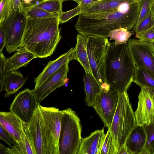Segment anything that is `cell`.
Listing matches in <instances>:
<instances>
[{"label":"cell","instance_id":"cell-33","mask_svg":"<svg viewBox=\"0 0 154 154\" xmlns=\"http://www.w3.org/2000/svg\"><path fill=\"white\" fill-rule=\"evenodd\" d=\"M140 2V8L139 15L135 26L137 25L151 11L154 4V0H142Z\"/></svg>","mask_w":154,"mask_h":154},{"label":"cell","instance_id":"cell-1","mask_svg":"<svg viewBox=\"0 0 154 154\" xmlns=\"http://www.w3.org/2000/svg\"><path fill=\"white\" fill-rule=\"evenodd\" d=\"M114 11L89 14H80L75 25L78 32L87 36L108 38L112 30L123 27L128 30L133 29L138 20L140 4L131 5L127 11L121 8Z\"/></svg>","mask_w":154,"mask_h":154},{"label":"cell","instance_id":"cell-27","mask_svg":"<svg viewBox=\"0 0 154 154\" xmlns=\"http://www.w3.org/2000/svg\"><path fill=\"white\" fill-rule=\"evenodd\" d=\"M143 126L146 135V140L140 154H154V121Z\"/></svg>","mask_w":154,"mask_h":154},{"label":"cell","instance_id":"cell-41","mask_svg":"<svg viewBox=\"0 0 154 154\" xmlns=\"http://www.w3.org/2000/svg\"><path fill=\"white\" fill-rule=\"evenodd\" d=\"M7 147L2 144H0V154H7L6 152Z\"/></svg>","mask_w":154,"mask_h":154},{"label":"cell","instance_id":"cell-5","mask_svg":"<svg viewBox=\"0 0 154 154\" xmlns=\"http://www.w3.org/2000/svg\"><path fill=\"white\" fill-rule=\"evenodd\" d=\"M62 111L59 141L60 154H77L82 138L80 119L71 108Z\"/></svg>","mask_w":154,"mask_h":154},{"label":"cell","instance_id":"cell-28","mask_svg":"<svg viewBox=\"0 0 154 154\" xmlns=\"http://www.w3.org/2000/svg\"><path fill=\"white\" fill-rule=\"evenodd\" d=\"M133 34L131 32L126 28L119 27L110 32L108 37L110 40H114L116 45L127 43L129 38Z\"/></svg>","mask_w":154,"mask_h":154},{"label":"cell","instance_id":"cell-39","mask_svg":"<svg viewBox=\"0 0 154 154\" xmlns=\"http://www.w3.org/2000/svg\"><path fill=\"white\" fill-rule=\"evenodd\" d=\"M6 45V38L2 28L0 26V52H2Z\"/></svg>","mask_w":154,"mask_h":154},{"label":"cell","instance_id":"cell-44","mask_svg":"<svg viewBox=\"0 0 154 154\" xmlns=\"http://www.w3.org/2000/svg\"><path fill=\"white\" fill-rule=\"evenodd\" d=\"M151 11L154 16V4L152 8Z\"/></svg>","mask_w":154,"mask_h":154},{"label":"cell","instance_id":"cell-35","mask_svg":"<svg viewBox=\"0 0 154 154\" xmlns=\"http://www.w3.org/2000/svg\"><path fill=\"white\" fill-rule=\"evenodd\" d=\"M135 36L141 41L154 43V26L146 30L136 33Z\"/></svg>","mask_w":154,"mask_h":154},{"label":"cell","instance_id":"cell-37","mask_svg":"<svg viewBox=\"0 0 154 154\" xmlns=\"http://www.w3.org/2000/svg\"><path fill=\"white\" fill-rule=\"evenodd\" d=\"M0 139L4 141L8 146L11 148L12 146L11 143L14 145L16 144L11 137L9 134L0 125Z\"/></svg>","mask_w":154,"mask_h":154},{"label":"cell","instance_id":"cell-38","mask_svg":"<svg viewBox=\"0 0 154 154\" xmlns=\"http://www.w3.org/2000/svg\"><path fill=\"white\" fill-rule=\"evenodd\" d=\"M12 1L14 10L16 12L22 13L25 15L24 8L22 4L21 0H12Z\"/></svg>","mask_w":154,"mask_h":154},{"label":"cell","instance_id":"cell-22","mask_svg":"<svg viewBox=\"0 0 154 154\" xmlns=\"http://www.w3.org/2000/svg\"><path fill=\"white\" fill-rule=\"evenodd\" d=\"M124 2H126L124 0H102L89 5L80 14H89L116 11L119 9L120 5Z\"/></svg>","mask_w":154,"mask_h":154},{"label":"cell","instance_id":"cell-26","mask_svg":"<svg viewBox=\"0 0 154 154\" xmlns=\"http://www.w3.org/2000/svg\"><path fill=\"white\" fill-rule=\"evenodd\" d=\"M134 82L140 88L146 87L154 91V75L146 70L136 66Z\"/></svg>","mask_w":154,"mask_h":154},{"label":"cell","instance_id":"cell-42","mask_svg":"<svg viewBox=\"0 0 154 154\" xmlns=\"http://www.w3.org/2000/svg\"><path fill=\"white\" fill-rule=\"evenodd\" d=\"M126 2L131 5L139 3L142 0H124Z\"/></svg>","mask_w":154,"mask_h":154},{"label":"cell","instance_id":"cell-9","mask_svg":"<svg viewBox=\"0 0 154 154\" xmlns=\"http://www.w3.org/2000/svg\"><path fill=\"white\" fill-rule=\"evenodd\" d=\"M129 50L136 66L146 70L154 75V44L134 38L128 39Z\"/></svg>","mask_w":154,"mask_h":154},{"label":"cell","instance_id":"cell-23","mask_svg":"<svg viewBox=\"0 0 154 154\" xmlns=\"http://www.w3.org/2000/svg\"><path fill=\"white\" fill-rule=\"evenodd\" d=\"M27 78L24 77L19 71H13L8 72L5 78L4 91H6L5 97L16 93L25 84Z\"/></svg>","mask_w":154,"mask_h":154},{"label":"cell","instance_id":"cell-13","mask_svg":"<svg viewBox=\"0 0 154 154\" xmlns=\"http://www.w3.org/2000/svg\"><path fill=\"white\" fill-rule=\"evenodd\" d=\"M69 62L62 66L40 86L32 90L38 101H41L51 92L65 84L69 70Z\"/></svg>","mask_w":154,"mask_h":154},{"label":"cell","instance_id":"cell-7","mask_svg":"<svg viewBox=\"0 0 154 154\" xmlns=\"http://www.w3.org/2000/svg\"><path fill=\"white\" fill-rule=\"evenodd\" d=\"M43 118L47 154H60L59 141L62 112L55 107H46L40 104Z\"/></svg>","mask_w":154,"mask_h":154},{"label":"cell","instance_id":"cell-34","mask_svg":"<svg viewBox=\"0 0 154 154\" xmlns=\"http://www.w3.org/2000/svg\"><path fill=\"white\" fill-rule=\"evenodd\" d=\"M82 11L79 5L75 8L66 12L62 11L59 14V22L63 24L67 22L72 17L78 15Z\"/></svg>","mask_w":154,"mask_h":154},{"label":"cell","instance_id":"cell-40","mask_svg":"<svg viewBox=\"0 0 154 154\" xmlns=\"http://www.w3.org/2000/svg\"><path fill=\"white\" fill-rule=\"evenodd\" d=\"M95 2H96L92 0H82L79 5L80 6L82 11L88 5Z\"/></svg>","mask_w":154,"mask_h":154},{"label":"cell","instance_id":"cell-30","mask_svg":"<svg viewBox=\"0 0 154 154\" xmlns=\"http://www.w3.org/2000/svg\"><path fill=\"white\" fill-rule=\"evenodd\" d=\"M100 154H116V147L109 129L105 135Z\"/></svg>","mask_w":154,"mask_h":154},{"label":"cell","instance_id":"cell-45","mask_svg":"<svg viewBox=\"0 0 154 154\" xmlns=\"http://www.w3.org/2000/svg\"><path fill=\"white\" fill-rule=\"evenodd\" d=\"M93 0L94 2H99V1H101L102 0Z\"/></svg>","mask_w":154,"mask_h":154},{"label":"cell","instance_id":"cell-6","mask_svg":"<svg viewBox=\"0 0 154 154\" xmlns=\"http://www.w3.org/2000/svg\"><path fill=\"white\" fill-rule=\"evenodd\" d=\"M87 51L94 76L102 89L110 88L106 83L105 73L106 55L109 42L108 38L88 36Z\"/></svg>","mask_w":154,"mask_h":154},{"label":"cell","instance_id":"cell-32","mask_svg":"<svg viewBox=\"0 0 154 154\" xmlns=\"http://www.w3.org/2000/svg\"><path fill=\"white\" fill-rule=\"evenodd\" d=\"M13 11L12 0H0V24L8 17Z\"/></svg>","mask_w":154,"mask_h":154},{"label":"cell","instance_id":"cell-14","mask_svg":"<svg viewBox=\"0 0 154 154\" xmlns=\"http://www.w3.org/2000/svg\"><path fill=\"white\" fill-rule=\"evenodd\" d=\"M38 106L30 122L28 127L33 138L37 154H47V145L43 118L40 104Z\"/></svg>","mask_w":154,"mask_h":154},{"label":"cell","instance_id":"cell-4","mask_svg":"<svg viewBox=\"0 0 154 154\" xmlns=\"http://www.w3.org/2000/svg\"><path fill=\"white\" fill-rule=\"evenodd\" d=\"M137 125L127 92L119 94L116 111L108 129L111 132L116 154H119L124 148L128 137Z\"/></svg>","mask_w":154,"mask_h":154},{"label":"cell","instance_id":"cell-10","mask_svg":"<svg viewBox=\"0 0 154 154\" xmlns=\"http://www.w3.org/2000/svg\"><path fill=\"white\" fill-rule=\"evenodd\" d=\"M119 94L111 88L102 90L96 97L92 106L108 129L111 126L116 111Z\"/></svg>","mask_w":154,"mask_h":154},{"label":"cell","instance_id":"cell-12","mask_svg":"<svg viewBox=\"0 0 154 154\" xmlns=\"http://www.w3.org/2000/svg\"><path fill=\"white\" fill-rule=\"evenodd\" d=\"M140 88L134 114L137 125L143 126L154 121V91L146 87Z\"/></svg>","mask_w":154,"mask_h":154},{"label":"cell","instance_id":"cell-16","mask_svg":"<svg viewBox=\"0 0 154 154\" xmlns=\"http://www.w3.org/2000/svg\"><path fill=\"white\" fill-rule=\"evenodd\" d=\"M0 125L9 134L16 144L21 142L22 122L11 111L0 112Z\"/></svg>","mask_w":154,"mask_h":154},{"label":"cell","instance_id":"cell-18","mask_svg":"<svg viewBox=\"0 0 154 154\" xmlns=\"http://www.w3.org/2000/svg\"><path fill=\"white\" fill-rule=\"evenodd\" d=\"M146 140V135L143 126L137 125L129 135L125 144L128 154H140Z\"/></svg>","mask_w":154,"mask_h":154},{"label":"cell","instance_id":"cell-20","mask_svg":"<svg viewBox=\"0 0 154 154\" xmlns=\"http://www.w3.org/2000/svg\"><path fill=\"white\" fill-rule=\"evenodd\" d=\"M16 51L11 57L6 58V68L7 73L25 66L31 60L37 58L33 54L23 47H21Z\"/></svg>","mask_w":154,"mask_h":154},{"label":"cell","instance_id":"cell-11","mask_svg":"<svg viewBox=\"0 0 154 154\" xmlns=\"http://www.w3.org/2000/svg\"><path fill=\"white\" fill-rule=\"evenodd\" d=\"M38 102L32 90L26 88L16 96L9 109L22 122L28 123L37 107Z\"/></svg>","mask_w":154,"mask_h":154},{"label":"cell","instance_id":"cell-21","mask_svg":"<svg viewBox=\"0 0 154 154\" xmlns=\"http://www.w3.org/2000/svg\"><path fill=\"white\" fill-rule=\"evenodd\" d=\"M76 39L74 60H76L81 64L86 73L91 74L95 79L91 69L87 52L88 36L79 33L77 35Z\"/></svg>","mask_w":154,"mask_h":154},{"label":"cell","instance_id":"cell-31","mask_svg":"<svg viewBox=\"0 0 154 154\" xmlns=\"http://www.w3.org/2000/svg\"><path fill=\"white\" fill-rule=\"evenodd\" d=\"M59 14H52L42 9L35 8L26 11L25 16L29 19L46 18L57 17Z\"/></svg>","mask_w":154,"mask_h":154},{"label":"cell","instance_id":"cell-19","mask_svg":"<svg viewBox=\"0 0 154 154\" xmlns=\"http://www.w3.org/2000/svg\"><path fill=\"white\" fill-rule=\"evenodd\" d=\"M8 154H37L34 143L28 123L22 122V133L20 143L8 149Z\"/></svg>","mask_w":154,"mask_h":154},{"label":"cell","instance_id":"cell-43","mask_svg":"<svg viewBox=\"0 0 154 154\" xmlns=\"http://www.w3.org/2000/svg\"><path fill=\"white\" fill-rule=\"evenodd\" d=\"M82 0H62L63 2L67 1H73L76 2L78 5L80 3Z\"/></svg>","mask_w":154,"mask_h":154},{"label":"cell","instance_id":"cell-2","mask_svg":"<svg viewBox=\"0 0 154 154\" xmlns=\"http://www.w3.org/2000/svg\"><path fill=\"white\" fill-rule=\"evenodd\" d=\"M59 14L57 17L49 18H26L21 47L37 57L50 56L61 38L59 28Z\"/></svg>","mask_w":154,"mask_h":154},{"label":"cell","instance_id":"cell-25","mask_svg":"<svg viewBox=\"0 0 154 154\" xmlns=\"http://www.w3.org/2000/svg\"><path fill=\"white\" fill-rule=\"evenodd\" d=\"M63 2L62 0H41L37 4L24 8L25 14L27 11L35 8L42 9L52 14H60L62 11Z\"/></svg>","mask_w":154,"mask_h":154},{"label":"cell","instance_id":"cell-15","mask_svg":"<svg viewBox=\"0 0 154 154\" xmlns=\"http://www.w3.org/2000/svg\"><path fill=\"white\" fill-rule=\"evenodd\" d=\"M75 50V47H72L67 52L60 56L56 60L50 61L42 72L35 79V85L34 88L40 86L66 63L74 60Z\"/></svg>","mask_w":154,"mask_h":154},{"label":"cell","instance_id":"cell-8","mask_svg":"<svg viewBox=\"0 0 154 154\" xmlns=\"http://www.w3.org/2000/svg\"><path fill=\"white\" fill-rule=\"evenodd\" d=\"M26 20L23 13L14 10L11 15L0 24L5 36V48L9 53L16 51L21 47Z\"/></svg>","mask_w":154,"mask_h":154},{"label":"cell","instance_id":"cell-46","mask_svg":"<svg viewBox=\"0 0 154 154\" xmlns=\"http://www.w3.org/2000/svg\"></svg>","mask_w":154,"mask_h":154},{"label":"cell","instance_id":"cell-3","mask_svg":"<svg viewBox=\"0 0 154 154\" xmlns=\"http://www.w3.org/2000/svg\"><path fill=\"white\" fill-rule=\"evenodd\" d=\"M136 66L131 57L127 43L116 45L109 42L105 63L106 83L118 94L127 92L134 82Z\"/></svg>","mask_w":154,"mask_h":154},{"label":"cell","instance_id":"cell-36","mask_svg":"<svg viewBox=\"0 0 154 154\" xmlns=\"http://www.w3.org/2000/svg\"><path fill=\"white\" fill-rule=\"evenodd\" d=\"M0 91H4V80L7 74L6 68V58L2 52H0Z\"/></svg>","mask_w":154,"mask_h":154},{"label":"cell","instance_id":"cell-24","mask_svg":"<svg viewBox=\"0 0 154 154\" xmlns=\"http://www.w3.org/2000/svg\"><path fill=\"white\" fill-rule=\"evenodd\" d=\"M83 80L85 101L88 106L92 107L96 97L102 91V88L96 79L90 74L85 72Z\"/></svg>","mask_w":154,"mask_h":154},{"label":"cell","instance_id":"cell-29","mask_svg":"<svg viewBox=\"0 0 154 154\" xmlns=\"http://www.w3.org/2000/svg\"><path fill=\"white\" fill-rule=\"evenodd\" d=\"M154 26V16L151 10L146 17L137 25L135 26L131 32L133 34L146 30Z\"/></svg>","mask_w":154,"mask_h":154},{"label":"cell","instance_id":"cell-17","mask_svg":"<svg viewBox=\"0 0 154 154\" xmlns=\"http://www.w3.org/2000/svg\"><path fill=\"white\" fill-rule=\"evenodd\" d=\"M106 134L104 129L97 130L82 138L77 154H100Z\"/></svg>","mask_w":154,"mask_h":154}]
</instances>
